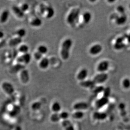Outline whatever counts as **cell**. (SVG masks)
<instances>
[{"mask_svg":"<svg viewBox=\"0 0 130 130\" xmlns=\"http://www.w3.org/2000/svg\"><path fill=\"white\" fill-rule=\"evenodd\" d=\"M73 41L70 38H67L61 44L60 54L63 60H68L70 56V49L72 47Z\"/></svg>","mask_w":130,"mask_h":130,"instance_id":"1","label":"cell"},{"mask_svg":"<svg viewBox=\"0 0 130 130\" xmlns=\"http://www.w3.org/2000/svg\"><path fill=\"white\" fill-rule=\"evenodd\" d=\"M80 11L78 8H74L69 13L67 17V22L70 25H73L78 20L80 15Z\"/></svg>","mask_w":130,"mask_h":130,"instance_id":"2","label":"cell"},{"mask_svg":"<svg viewBox=\"0 0 130 130\" xmlns=\"http://www.w3.org/2000/svg\"><path fill=\"white\" fill-rule=\"evenodd\" d=\"M108 75L106 73H100L96 75L93 81L95 84H102L105 82L108 78Z\"/></svg>","mask_w":130,"mask_h":130,"instance_id":"3","label":"cell"},{"mask_svg":"<svg viewBox=\"0 0 130 130\" xmlns=\"http://www.w3.org/2000/svg\"><path fill=\"white\" fill-rule=\"evenodd\" d=\"M2 88L4 91L9 95H11L14 92L15 89L12 84L8 82H4L2 84Z\"/></svg>","mask_w":130,"mask_h":130,"instance_id":"4","label":"cell"},{"mask_svg":"<svg viewBox=\"0 0 130 130\" xmlns=\"http://www.w3.org/2000/svg\"><path fill=\"white\" fill-rule=\"evenodd\" d=\"M31 58H32V57L31 54H29L28 53H27L18 57L17 59V61L19 64H29L30 62Z\"/></svg>","mask_w":130,"mask_h":130,"instance_id":"5","label":"cell"},{"mask_svg":"<svg viewBox=\"0 0 130 130\" xmlns=\"http://www.w3.org/2000/svg\"><path fill=\"white\" fill-rule=\"evenodd\" d=\"M109 67V61L106 60H104L101 61L97 65V70L100 73H105L107 70H108Z\"/></svg>","mask_w":130,"mask_h":130,"instance_id":"6","label":"cell"},{"mask_svg":"<svg viewBox=\"0 0 130 130\" xmlns=\"http://www.w3.org/2000/svg\"><path fill=\"white\" fill-rule=\"evenodd\" d=\"M103 47L100 44H96L92 45L89 50L90 54L93 56L97 55L102 52Z\"/></svg>","mask_w":130,"mask_h":130,"instance_id":"7","label":"cell"},{"mask_svg":"<svg viewBox=\"0 0 130 130\" xmlns=\"http://www.w3.org/2000/svg\"><path fill=\"white\" fill-rule=\"evenodd\" d=\"M109 102V98L103 96L101 98L97 100L95 103L96 107L98 109H101L107 105Z\"/></svg>","mask_w":130,"mask_h":130,"instance_id":"8","label":"cell"},{"mask_svg":"<svg viewBox=\"0 0 130 130\" xmlns=\"http://www.w3.org/2000/svg\"><path fill=\"white\" fill-rule=\"evenodd\" d=\"M20 77L21 81L23 84H27L29 80V75L28 71L25 69L20 72Z\"/></svg>","mask_w":130,"mask_h":130,"instance_id":"9","label":"cell"},{"mask_svg":"<svg viewBox=\"0 0 130 130\" xmlns=\"http://www.w3.org/2000/svg\"><path fill=\"white\" fill-rule=\"evenodd\" d=\"M128 20L127 16L125 14L120 15V16H117L115 18L116 24L118 25H122L126 22Z\"/></svg>","mask_w":130,"mask_h":130,"instance_id":"10","label":"cell"},{"mask_svg":"<svg viewBox=\"0 0 130 130\" xmlns=\"http://www.w3.org/2000/svg\"><path fill=\"white\" fill-rule=\"evenodd\" d=\"M88 70L86 68H83L79 72L77 75V78L80 82L85 80L88 75Z\"/></svg>","mask_w":130,"mask_h":130,"instance_id":"11","label":"cell"},{"mask_svg":"<svg viewBox=\"0 0 130 130\" xmlns=\"http://www.w3.org/2000/svg\"><path fill=\"white\" fill-rule=\"evenodd\" d=\"M25 65L23 64L17 63L15 65L13 66L10 69V72L11 74L17 73L19 72H21L22 70L25 69Z\"/></svg>","mask_w":130,"mask_h":130,"instance_id":"12","label":"cell"},{"mask_svg":"<svg viewBox=\"0 0 130 130\" xmlns=\"http://www.w3.org/2000/svg\"><path fill=\"white\" fill-rule=\"evenodd\" d=\"M73 108L76 111H83L88 108V104L85 102H79L75 104Z\"/></svg>","mask_w":130,"mask_h":130,"instance_id":"13","label":"cell"},{"mask_svg":"<svg viewBox=\"0 0 130 130\" xmlns=\"http://www.w3.org/2000/svg\"><path fill=\"white\" fill-rule=\"evenodd\" d=\"M93 116L94 119L98 120H104L107 118V114L103 112H95Z\"/></svg>","mask_w":130,"mask_h":130,"instance_id":"14","label":"cell"},{"mask_svg":"<svg viewBox=\"0 0 130 130\" xmlns=\"http://www.w3.org/2000/svg\"><path fill=\"white\" fill-rule=\"evenodd\" d=\"M12 9L15 14L19 18H22L25 16V13L18 6H14L12 7Z\"/></svg>","mask_w":130,"mask_h":130,"instance_id":"15","label":"cell"},{"mask_svg":"<svg viewBox=\"0 0 130 130\" xmlns=\"http://www.w3.org/2000/svg\"><path fill=\"white\" fill-rule=\"evenodd\" d=\"M80 85L82 87L86 88H93V89L95 87V84L93 80H84L81 81L80 83Z\"/></svg>","mask_w":130,"mask_h":130,"instance_id":"16","label":"cell"},{"mask_svg":"<svg viewBox=\"0 0 130 130\" xmlns=\"http://www.w3.org/2000/svg\"><path fill=\"white\" fill-rule=\"evenodd\" d=\"M10 13L7 10H5L3 11L0 16V22L1 23H5L9 19Z\"/></svg>","mask_w":130,"mask_h":130,"instance_id":"17","label":"cell"},{"mask_svg":"<svg viewBox=\"0 0 130 130\" xmlns=\"http://www.w3.org/2000/svg\"><path fill=\"white\" fill-rule=\"evenodd\" d=\"M22 39L20 37H15L10 40L9 45L11 47H15L19 45L22 42Z\"/></svg>","mask_w":130,"mask_h":130,"instance_id":"18","label":"cell"},{"mask_svg":"<svg viewBox=\"0 0 130 130\" xmlns=\"http://www.w3.org/2000/svg\"><path fill=\"white\" fill-rule=\"evenodd\" d=\"M49 65V60L47 58H43L40 61L39 65L40 68L41 69H46L48 68Z\"/></svg>","mask_w":130,"mask_h":130,"instance_id":"19","label":"cell"},{"mask_svg":"<svg viewBox=\"0 0 130 130\" xmlns=\"http://www.w3.org/2000/svg\"><path fill=\"white\" fill-rule=\"evenodd\" d=\"M83 20L84 23L86 24L89 23L92 19V14L91 13L86 11L83 14Z\"/></svg>","mask_w":130,"mask_h":130,"instance_id":"20","label":"cell"},{"mask_svg":"<svg viewBox=\"0 0 130 130\" xmlns=\"http://www.w3.org/2000/svg\"><path fill=\"white\" fill-rule=\"evenodd\" d=\"M46 17L48 19L52 18L55 14V11L52 6H47L46 10Z\"/></svg>","mask_w":130,"mask_h":130,"instance_id":"21","label":"cell"},{"mask_svg":"<svg viewBox=\"0 0 130 130\" xmlns=\"http://www.w3.org/2000/svg\"><path fill=\"white\" fill-rule=\"evenodd\" d=\"M42 20L41 19L36 17L32 20L30 22V25L34 27H39L42 25Z\"/></svg>","mask_w":130,"mask_h":130,"instance_id":"22","label":"cell"},{"mask_svg":"<svg viewBox=\"0 0 130 130\" xmlns=\"http://www.w3.org/2000/svg\"><path fill=\"white\" fill-rule=\"evenodd\" d=\"M61 109V106L59 102H54L52 104V109L54 113H59Z\"/></svg>","mask_w":130,"mask_h":130,"instance_id":"23","label":"cell"},{"mask_svg":"<svg viewBox=\"0 0 130 130\" xmlns=\"http://www.w3.org/2000/svg\"><path fill=\"white\" fill-rule=\"evenodd\" d=\"M73 118L77 120H80L84 116V113L81 111H76L72 115Z\"/></svg>","mask_w":130,"mask_h":130,"instance_id":"24","label":"cell"},{"mask_svg":"<svg viewBox=\"0 0 130 130\" xmlns=\"http://www.w3.org/2000/svg\"><path fill=\"white\" fill-rule=\"evenodd\" d=\"M29 50V48L28 46L26 44H22L18 48L19 52L23 54L28 53Z\"/></svg>","mask_w":130,"mask_h":130,"instance_id":"25","label":"cell"},{"mask_svg":"<svg viewBox=\"0 0 130 130\" xmlns=\"http://www.w3.org/2000/svg\"><path fill=\"white\" fill-rule=\"evenodd\" d=\"M51 120L53 123H57L60 121V119L59 113H54L51 116Z\"/></svg>","mask_w":130,"mask_h":130,"instance_id":"26","label":"cell"},{"mask_svg":"<svg viewBox=\"0 0 130 130\" xmlns=\"http://www.w3.org/2000/svg\"><path fill=\"white\" fill-rule=\"evenodd\" d=\"M38 52L43 55V54H46L48 52V48L45 45H40L38 47Z\"/></svg>","mask_w":130,"mask_h":130,"instance_id":"27","label":"cell"},{"mask_svg":"<svg viewBox=\"0 0 130 130\" xmlns=\"http://www.w3.org/2000/svg\"><path fill=\"white\" fill-rule=\"evenodd\" d=\"M123 87L125 89H128L130 88V79L125 78L123 80L122 83Z\"/></svg>","mask_w":130,"mask_h":130,"instance_id":"28","label":"cell"},{"mask_svg":"<svg viewBox=\"0 0 130 130\" xmlns=\"http://www.w3.org/2000/svg\"><path fill=\"white\" fill-rule=\"evenodd\" d=\"M17 34L18 36V37L22 38L25 37L26 36V30L24 28H20L19 29L17 32Z\"/></svg>","mask_w":130,"mask_h":130,"instance_id":"29","label":"cell"},{"mask_svg":"<svg viewBox=\"0 0 130 130\" xmlns=\"http://www.w3.org/2000/svg\"><path fill=\"white\" fill-rule=\"evenodd\" d=\"M41 107V103L40 102H35L32 104L31 108L33 110H38L40 109Z\"/></svg>","mask_w":130,"mask_h":130,"instance_id":"30","label":"cell"},{"mask_svg":"<svg viewBox=\"0 0 130 130\" xmlns=\"http://www.w3.org/2000/svg\"><path fill=\"white\" fill-rule=\"evenodd\" d=\"M59 116H60V119H62L63 120H68L69 118V114L68 112L67 111H63L60 112L59 114Z\"/></svg>","mask_w":130,"mask_h":130,"instance_id":"31","label":"cell"},{"mask_svg":"<svg viewBox=\"0 0 130 130\" xmlns=\"http://www.w3.org/2000/svg\"><path fill=\"white\" fill-rule=\"evenodd\" d=\"M103 93V96L109 98L111 94V88L109 87L104 88Z\"/></svg>","mask_w":130,"mask_h":130,"instance_id":"32","label":"cell"},{"mask_svg":"<svg viewBox=\"0 0 130 130\" xmlns=\"http://www.w3.org/2000/svg\"><path fill=\"white\" fill-rule=\"evenodd\" d=\"M104 89V87L102 86H97V87H94L93 88V92L94 93L98 94V93L103 92Z\"/></svg>","mask_w":130,"mask_h":130,"instance_id":"33","label":"cell"},{"mask_svg":"<svg viewBox=\"0 0 130 130\" xmlns=\"http://www.w3.org/2000/svg\"><path fill=\"white\" fill-rule=\"evenodd\" d=\"M125 44L123 43H115L114 45V48L116 50H120L124 48Z\"/></svg>","mask_w":130,"mask_h":130,"instance_id":"34","label":"cell"},{"mask_svg":"<svg viewBox=\"0 0 130 130\" xmlns=\"http://www.w3.org/2000/svg\"><path fill=\"white\" fill-rule=\"evenodd\" d=\"M117 11L121 15L125 14V9L124 6L122 5H119L117 7Z\"/></svg>","mask_w":130,"mask_h":130,"instance_id":"35","label":"cell"},{"mask_svg":"<svg viewBox=\"0 0 130 130\" xmlns=\"http://www.w3.org/2000/svg\"><path fill=\"white\" fill-rule=\"evenodd\" d=\"M43 55L39 53L38 51L37 52H36L34 54L35 59L37 60H41L43 58Z\"/></svg>","mask_w":130,"mask_h":130,"instance_id":"36","label":"cell"},{"mask_svg":"<svg viewBox=\"0 0 130 130\" xmlns=\"http://www.w3.org/2000/svg\"><path fill=\"white\" fill-rule=\"evenodd\" d=\"M72 124L70 120H69L68 119L66 120H63L62 123H61V125H62V126L64 127V128H66L67 127L70 125L71 124Z\"/></svg>","mask_w":130,"mask_h":130,"instance_id":"37","label":"cell"},{"mask_svg":"<svg viewBox=\"0 0 130 130\" xmlns=\"http://www.w3.org/2000/svg\"><path fill=\"white\" fill-rule=\"evenodd\" d=\"M125 40V35L123 36L118 37L116 38L115 43H123L124 41Z\"/></svg>","mask_w":130,"mask_h":130,"instance_id":"38","label":"cell"},{"mask_svg":"<svg viewBox=\"0 0 130 130\" xmlns=\"http://www.w3.org/2000/svg\"><path fill=\"white\" fill-rule=\"evenodd\" d=\"M20 8H21L22 11L25 13V12L27 11V10H28L29 9V5L27 3H25V4H23L22 5Z\"/></svg>","mask_w":130,"mask_h":130,"instance_id":"39","label":"cell"},{"mask_svg":"<svg viewBox=\"0 0 130 130\" xmlns=\"http://www.w3.org/2000/svg\"><path fill=\"white\" fill-rule=\"evenodd\" d=\"M47 7L45 5H44L43 4H41L40 5V12L42 14H44L45 13Z\"/></svg>","mask_w":130,"mask_h":130,"instance_id":"40","label":"cell"},{"mask_svg":"<svg viewBox=\"0 0 130 130\" xmlns=\"http://www.w3.org/2000/svg\"><path fill=\"white\" fill-rule=\"evenodd\" d=\"M20 108L18 107H14V109H12V112H11V116H14L16 115H17L18 113L20 111Z\"/></svg>","mask_w":130,"mask_h":130,"instance_id":"41","label":"cell"},{"mask_svg":"<svg viewBox=\"0 0 130 130\" xmlns=\"http://www.w3.org/2000/svg\"><path fill=\"white\" fill-rule=\"evenodd\" d=\"M118 108L121 112L125 111V109L126 108V105L124 103H121L119 104L118 106Z\"/></svg>","mask_w":130,"mask_h":130,"instance_id":"42","label":"cell"},{"mask_svg":"<svg viewBox=\"0 0 130 130\" xmlns=\"http://www.w3.org/2000/svg\"><path fill=\"white\" fill-rule=\"evenodd\" d=\"M65 130H75V127L72 124L65 128Z\"/></svg>","mask_w":130,"mask_h":130,"instance_id":"43","label":"cell"},{"mask_svg":"<svg viewBox=\"0 0 130 130\" xmlns=\"http://www.w3.org/2000/svg\"><path fill=\"white\" fill-rule=\"evenodd\" d=\"M125 39L126 40L128 43H130V33L128 35H125Z\"/></svg>","mask_w":130,"mask_h":130,"instance_id":"44","label":"cell"},{"mask_svg":"<svg viewBox=\"0 0 130 130\" xmlns=\"http://www.w3.org/2000/svg\"><path fill=\"white\" fill-rule=\"evenodd\" d=\"M4 36V32H2V31H0V39L3 38Z\"/></svg>","mask_w":130,"mask_h":130,"instance_id":"45","label":"cell"},{"mask_svg":"<svg viewBox=\"0 0 130 130\" xmlns=\"http://www.w3.org/2000/svg\"><path fill=\"white\" fill-rule=\"evenodd\" d=\"M14 130H22V128H21V127L20 126H18L16 127Z\"/></svg>","mask_w":130,"mask_h":130,"instance_id":"46","label":"cell"},{"mask_svg":"<svg viewBox=\"0 0 130 130\" xmlns=\"http://www.w3.org/2000/svg\"><path fill=\"white\" fill-rule=\"evenodd\" d=\"M129 8H130V4H129Z\"/></svg>","mask_w":130,"mask_h":130,"instance_id":"47","label":"cell"}]
</instances>
